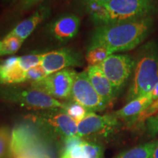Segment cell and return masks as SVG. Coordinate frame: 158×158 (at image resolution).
I'll use <instances>...</instances> for the list:
<instances>
[{
	"label": "cell",
	"instance_id": "25",
	"mask_svg": "<svg viewBox=\"0 0 158 158\" xmlns=\"http://www.w3.org/2000/svg\"><path fill=\"white\" fill-rule=\"evenodd\" d=\"M43 0H21L20 2V10H28L36 5L37 4L41 2Z\"/></svg>",
	"mask_w": 158,
	"mask_h": 158
},
{
	"label": "cell",
	"instance_id": "30",
	"mask_svg": "<svg viewBox=\"0 0 158 158\" xmlns=\"http://www.w3.org/2000/svg\"><path fill=\"white\" fill-rule=\"evenodd\" d=\"M7 2H17L18 0H7Z\"/></svg>",
	"mask_w": 158,
	"mask_h": 158
},
{
	"label": "cell",
	"instance_id": "12",
	"mask_svg": "<svg viewBox=\"0 0 158 158\" xmlns=\"http://www.w3.org/2000/svg\"><path fill=\"white\" fill-rule=\"evenodd\" d=\"M27 70L20 56H11L0 62V85L21 84L27 81Z\"/></svg>",
	"mask_w": 158,
	"mask_h": 158
},
{
	"label": "cell",
	"instance_id": "2",
	"mask_svg": "<svg viewBox=\"0 0 158 158\" xmlns=\"http://www.w3.org/2000/svg\"><path fill=\"white\" fill-rule=\"evenodd\" d=\"M59 143L30 121L21 123L12 130L13 158L19 155H35L56 158Z\"/></svg>",
	"mask_w": 158,
	"mask_h": 158
},
{
	"label": "cell",
	"instance_id": "22",
	"mask_svg": "<svg viewBox=\"0 0 158 158\" xmlns=\"http://www.w3.org/2000/svg\"><path fill=\"white\" fill-rule=\"evenodd\" d=\"M64 111L76 122L77 125L89 113L86 108L75 102L66 103V108H65Z\"/></svg>",
	"mask_w": 158,
	"mask_h": 158
},
{
	"label": "cell",
	"instance_id": "15",
	"mask_svg": "<svg viewBox=\"0 0 158 158\" xmlns=\"http://www.w3.org/2000/svg\"><path fill=\"white\" fill-rule=\"evenodd\" d=\"M154 101L150 93L128 102L121 109L113 113L118 120L125 122L128 126H133L138 116Z\"/></svg>",
	"mask_w": 158,
	"mask_h": 158
},
{
	"label": "cell",
	"instance_id": "26",
	"mask_svg": "<svg viewBox=\"0 0 158 158\" xmlns=\"http://www.w3.org/2000/svg\"><path fill=\"white\" fill-rule=\"evenodd\" d=\"M80 2L86 5V4L89 3H98V4H106L109 2L112 1V0H79Z\"/></svg>",
	"mask_w": 158,
	"mask_h": 158
},
{
	"label": "cell",
	"instance_id": "19",
	"mask_svg": "<svg viewBox=\"0 0 158 158\" xmlns=\"http://www.w3.org/2000/svg\"><path fill=\"white\" fill-rule=\"evenodd\" d=\"M23 43V40L20 37L10 32L8 33L1 41L0 56L15 54L21 48Z\"/></svg>",
	"mask_w": 158,
	"mask_h": 158
},
{
	"label": "cell",
	"instance_id": "9",
	"mask_svg": "<svg viewBox=\"0 0 158 158\" xmlns=\"http://www.w3.org/2000/svg\"><path fill=\"white\" fill-rule=\"evenodd\" d=\"M119 125V120L113 114L98 115L89 112L77 125L78 135L83 140L106 138L114 133Z\"/></svg>",
	"mask_w": 158,
	"mask_h": 158
},
{
	"label": "cell",
	"instance_id": "23",
	"mask_svg": "<svg viewBox=\"0 0 158 158\" xmlns=\"http://www.w3.org/2000/svg\"><path fill=\"white\" fill-rule=\"evenodd\" d=\"M47 76H48V75L45 72L42 65L38 64L27 70V81H31V83L37 81L45 78Z\"/></svg>",
	"mask_w": 158,
	"mask_h": 158
},
{
	"label": "cell",
	"instance_id": "28",
	"mask_svg": "<svg viewBox=\"0 0 158 158\" xmlns=\"http://www.w3.org/2000/svg\"><path fill=\"white\" fill-rule=\"evenodd\" d=\"M14 158H45L43 157H40V156H35V155H19L16 156Z\"/></svg>",
	"mask_w": 158,
	"mask_h": 158
},
{
	"label": "cell",
	"instance_id": "7",
	"mask_svg": "<svg viewBox=\"0 0 158 158\" xmlns=\"http://www.w3.org/2000/svg\"><path fill=\"white\" fill-rule=\"evenodd\" d=\"M76 74V71L73 69H64L48 75L37 81L31 82L30 88L40 91L56 100L70 98Z\"/></svg>",
	"mask_w": 158,
	"mask_h": 158
},
{
	"label": "cell",
	"instance_id": "11",
	"mask_svg": "<svg viewBox=\"0 0 158 158\" xmlns=\"http://www.w3.org/2000/svg\"><path fill=\"white\" fill-rule=\"evenodd\" d=\"M82 64L81 56L69 48H62L42 54L40 63L48 75L64 69L81 66Z\"/></svg>",
	"mask_w": 158,
	"mask_h": 158
},
{
	"label": "cell",
	"instance_id": "31",
	"mask_svg": "<svg viewBox=\"0 0 158 158\" xmlns=\"http://www.w3.org/2000/svg\"><path fill=\"white\" fill-rule=\"evenodd\" d=\"M0 50H1V41H0Z\"/></svg>",
	"mask_w": 158,
	"mask_h": 158
},
{
	"label": "cell",
	"instance_id": "10",
	"mask_svg": "<svg viewBox=\"0 0 158 158\" xmlns=\"http://www.w3.org/2000/svg\"><path fill=\"white\" fill-rule=\"evenodd\" d=\"M70 99L89 112L102 111L107 107L91 84L86 71L77 73L73 84Z\"/></svg>",
	"mask_w": 158,
	"mask_h": 158
},
{
	"label": "cell",
	"instance_id": "6",
	"mask_svg": "<svg viewBox=\"0 0 158 158\" xmlns=\"http://www.w3.org/2000/svg\"><path fill=\"white\" fill-rule=\"evenodd\" d=\"M0 97L22 107L35 110H65L66 103L34 89L7 88L0 89Z\"/></svg>",
	"mask_w": 158,
	"mask_h": 158
},
{
	"label": "cell",
	"instance_id": "16",
	"mask_svg": "<svg viewBox=\"0 0 158 158\" xmlns=\"http://www.w3.org/2000/svg\"><path fill=\"white\" fill-rule=\"evenodd\" d=\"M49 14H50V8L47 6H41L30 17L23 20L14 29H12L10 33L16 35L24 41L32 33L37 26L43 20L48 17Z\"/></svg>",
	"mask_w": 158,
	"mask_h": 158
},
{
	"label": "cell",
	"instance_id": "14",
	"mask_svg": "<svg viewBox=\"0 0 158 158\" xmlns=\"http://www.w3.org/2000/svg\"><path fill=\"white\" fill-rule=\"evenodd\" d=\"M80 26V19L76 15L67 14L51 23L50 33L56 40L67 42L76 36Z\"/></svg>",
	"mask_w": 158,
	"mask_h": 158
},
{
	"label": "cell",
	"instance_id": "29",
	"mask_svg": "<svg viewBox=\"0 0 158 158\" xmlns=\"http://www.w3.org/2000/svg\"><path fill=\"white\" fill-rule=\"evenodd\" d=\"M150 158H158V143H157V147H155V150H154L152 155H151Z\"/></svg>",
	"mask_w": 158,
	"mask_h": 158
},
{
	"label": "cell",
	"instance_id": "5",
	"mask_svg": "<svg viewBox=\"0 0 158 158\" xmlns=\"http://www.w3.org/2000/svg\"><path fill=\"white\" fill-rule=\"evenodd\" d=\"M105 6L110 23L153 17L158 10L156 0H112Z\"/></svg>",
	"mask_w": 158,
	"mask_h": 158
},
{
	"label": "cell",
	"instance_id": "27",
	"mask_svg": "<svg viewBox=\"0 0 158 158\" xmlns=\"http://www.w3.org/2000/svg\"><path fill=\"white\" fill-rule=\"evenodd\" d=\"M151 94L152 98L153 99V100H155L158 99V83L155 85V87L153 88V89L149 92Z\"/></svg>",
	"mask_w": 158,
	"mask_h": 158
},
{
	"label": "cell",
	"instance_id": "8",
	"mask_svg": "<svg viewBox=\"0 0 158 158\" xmlns=\"http://www.w3.org/2000/svg\"><path fill=\"white\" fill-rule=\"evenodd\" d=\"M100 67L118 94L129 80L135 66V59L129 55L111 54Z\"/></svg>",
	"mask_w": 158,
	"mask_h": 158
},
{
	"label": "cell",
	"instance_id": "20",
	"mask_svg": "<svg viewBox=\"0 0 158 158\" xmlns=\"http://www.w3.org/2000/svg\"><path fill=\"white\" fill-rule=\"evenodd\" d=\"M11 143L12 130L8 126H0V158H13Z\"/></svg>",
	"mask_w": 158,
	"mask_h": 158
},
{
	"label": "cell",
	"instance_id": "13",
	"mask_svg": "<svg viewBox=\"0 0 158 158\" xmlns=\"http://www.w3.org/2000/svg\"><path fill=\"white\" fill-rule=\"evenodd\" d=\"M91 84L106 106L115 100L117 93L100 67L89 66L86 70Z\"/></svg>",
	"mask_w": 158,
	"mask_h": 158
},
{
	"label": "cell",
	"instance_id": "18",
	"mask_svg": "<svg viewBox=\"0 0 158 158\" xmlns=\"http://www.w3.org/2000/svg\"><path fill=\"white\" fill-rule=\"evenodd\" d=\"M92 21L98 26L110 23L109 14L105 4L89 3L85 5Z\"/></svg>",
	"mask_w": 158,
	"mask_h": 158
},
{
	"label": "cell",
	"instance_id": "3",
	"mask_svg": "<svg viewBox=\"0 0 158 158\" xmlns=\"http://www.w3.org/2000/svg\"><path fill=\"white\" fill-rule=\"evenodd\" d=\"M158 83V45L149 41L138 50L127 101L149 93Z\"/></svg>",
	"mask_w": 158,
	"mask_h": 158
},
{
	"label": "cell",
	"instance_id": "4",
	"mask_svg": "<svg viewBox=\"0 0 158 158\" xmlns=\"http://www.w3.org/2000/svg\"><path fill=\"white\" fill-rule=\"evenodd\" d=\"M27 118L62 143V148L67 142L79 138L77 124L62 109L42 110L29 114Z\"/></svg>",
	"mask_w": 158,
	"mask_h": 158
},
{
	"label": "cell",
	"instance_id": "21",
	"mask_svg": "<svg viewBox=\"0 0 158 158\" xmlns=\"http://www.w3.org/2000/svg\"><path fill=\"white\" fill-rule=\"evenodd\" d=\"M111 54H114L106 47L98 46L87 49L86 59L89 66H96L101 64Z\"/></svg>",
	"mask_w": 158,
	"mask_h": 158
},
{
	"label": "cell",
	"instance_id": "17",
	"mask_svg": "<svg viewBox=\"0 0 158 158\" xmlns=\"http://www.w3.org/2000/svg\"><path fill=\"white\" fill-rule=\"evenodd\" d=\"M157 143L158 141H153L141 144L122 152L114 158H150Z\"/></svg>",
	"mask_w": 158,
	"mask_h": 158
},
{
	"label": "cell",
	"instance_id": "24",
	"mask_svg": "<svg viewBox=\"0 0 158 158\" xmlns=\"http://www.w3.org/2000/svg\"><path fill=\"white\" fill-rule=\"evenodd\" d=\"M147 132L150 136L154 137L158 133V114L150 117L146 123Z\"/></svg>",
	"mask_w": 158,
	"mask_h": 158
},
{
	"label": "cell",
	"instance_id": "1",
	"mask_svg": "<svg viewBox=\"0 0 158 158\" xmlns=\"http://www.w3.org/2000/svg\"><path fill=\"white\" fill-rule=\"evenodd\" d=\"M153 26V17L99 26L92 33L87 49L103 46L112 54L133 50L149 36Z\"/></svg>",
	"mask_w": 158,
	"mask_h": 158
}]
</instances>
